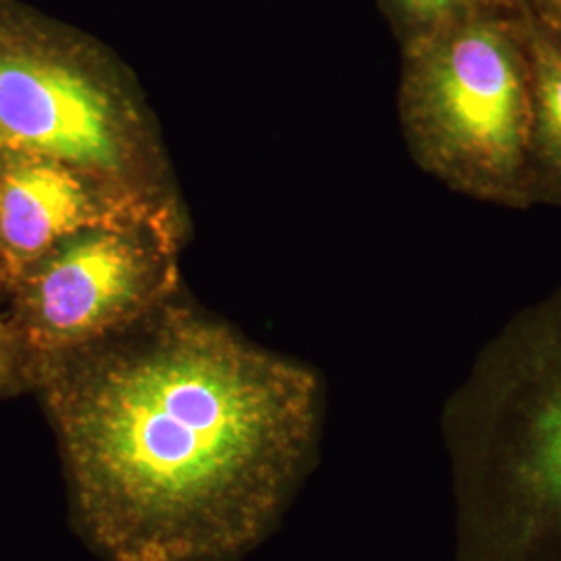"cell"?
<instances>
[{"instance_id":"1","label":"cell","mask_w":561,"mask_h":561,"mask_svg":"<svg viewBox=\"0 0 561 561\" xmlns=\"http://www.w3.org/2000/svg\"><path fill=\"white\" fill-rule=\"evenodd\" d=\"M81 535L108 561H229L317 461L321 377L164 304L34 370Z\"/></svg>"},{"instance_id":"2","label":"cell","mask_w":561,"mask_h":561,"mask_svg":"<svg viewBox=\"0 0 561 561\" xmlns=\"http://www.w3.org/2000/svg\"><path fill=\"white\" fill-rule=\"evenodd\" d=\"M442 433L456 561H561V287L484 343Z\"/></svg>"},{"instance_id":"3","label":"cell","mask_w":561,"mask_h":561,"mask_svg":"<svg viewBox=\"0 0 561 561\" xmlns=\"http://www.w3.org/2000/svg\"><path fill=\"white\" fill-rule=\"evenodd\" d=\"M412 159L449 190L533 208V81L520 15L489 9L403 44Z\"/></svg>"},{"instance_id":"4","label":"cell","mask_w":561,"mask_h":561,"mask_svg":"<svg viewBox=\"0 0 561 561\" xmlns=\"http://www.w3.org/2000/svg\"><path fill=\"white\" fill-rule=\"evenodd\" d=\"M0 152L161 196L159 148L123 67L80 30L0 0Z\"/></svg>"},{"instance_id":"5","label":"cell","mask_w":561,"mask_h":561,"mask_svg":"<svg viewBox=\"0 0 561 561\" xmlns=\"http://www.w3.org/2000/svg\"><path fill=\"white\" fill-rule=\"evenodd\" d=\"M173 210L88 229L4 289V306L34 370L138 324L178 289Z\"/></svg>"},{"instance_id":"6","label":"cell","mask_w":561,"mask_h":561,"mask_svg":"<svg viewBox=\"0 0 561 561\" xmlns=\"http://www.w3.org/2000/svg\"><path fill=\"white\" fill-rule=\"evenodd\" d=\"M173 210L150 196L67 162L0 152V283L7 289L34 264L88 229Z\"/></svg>"},{"instance_id":"7","label":"cell","mask_w":561,"mask_h":561,"mask_svg":"<svg viewBox=\"0 0 561 561\" xmlns=\"http://www.w3.org/2000/svg\"><path fill=\"white\" fill-rule=\"evenodd\" d=\"M533 81V206H561V25L518 11Z\"/></svg>"},{"instance_id":"8","label":"cell","mask_w":561,"mask_h":561,"mask_svg":"<svg viewBox=\"0 0 561 561\" xmlns=\"http://www.w3.org/2000/svg\"><path fill=\"white\" fill-rule=\"evenodd\" d=\"M387 18L393 23L401 46L419 41L449 23L474 13L497 9L493 0H381ZM502 11V9H500Z\"/></svg>"},{"instance_id":"9","label":"cell","mask_w":561,"mask_h":561,"mask_svg":"<svg viewBox=\"0 0 561 561\" xmlns=\"http://www.w3.org/2000/svg\"><path fill=\"white\" fill-rule=\"evenodd\" d=\"M32 391V368L4 306L0 283V398Z\"/></svg>"},{"instance_id":"10","label":"cell","mask_w":561,"mask_h":561,"mask_svg":"<svg viewBox=\"0 0 561 561\" xmlns=\"http://www.w3.org/2000/svg\"><path fill=\"white\" fill-rule=\"evenodd\" d=\"M524 7L561 25V0H528Z\"/></svg>"},{"instance_id":"11","label":"cell","mask_w":561,"mask_h":561,"mask_svg":"<svg viewBox=\"0 0 561 561\" xmlns=\"http://www.w3.org/2000/svg\"><path fill=\"white\" fill-rule=\"evenodd\" d=\"M526 2H528V0H493V4H495L497 9L510 11V13H518Z\"/></svg>"}]
</instances>
